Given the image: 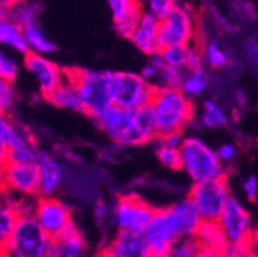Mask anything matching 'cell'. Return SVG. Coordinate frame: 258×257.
<instances>
[{
  "instance_id": "26",
  "label": "cell",
  "mask_w": 258,
  "mask_h": 257,
  "mask_svg": "<svg viewBox=\"0 0 258 257\" xmlns=\"http://www.w3.org/2000/svg\"><path fill=\"white\" fill-rule=\"evenodd\" d=\"M196 236L202 242L203 246L217 248L221 252H223L226 243H228L218 220H203L202 227H200V230H199V233Z\"/></svg>"
},
{
  "instance_id": "34",
  "label": "cell",
  "mask_w": 258,
  "mask_h": 257,
  "mask_svg": "<svg viewBox=\"0 0 258 257\" xmlns=\"http://www.w3.org/2000/svg\"><path fill=\"white\" fill-rule=\"evenodd\" d=\"M39 154L40 151H37V148L32 145V142L17 146V148H11L10 152V162H17V164H37L39 162Z\"/></svg>"
},
{
  "instance_id": "14",
  "label": "cell",
  "mask_w": 258,
  "mask_h": 257,
  "mask_svg": "<svg viewBox=\"0 0 258 257\" xmlns=\"http://www.w3.org/2000/svg\"><path fill=\"white\" fill-rule=\"evenodd\" d=\"M136 110L124 108V107L112 104L111 107H108L103 113H100L94 119H95L97 125L100 126V130L109 136V139H112L114 142L121 145L134 123Z\"/></svg>"
},
{
  "instance_id": "49",
  "label": "cell",
  "mask_w": 258,
  "mask_h": 257,
  "mask_svg": "<svg viewBox=\"0 0 258 257\" xmlns=\"http://www.w3.org/2000/svg\"><path fill=\"white\" fill-rule=\"evenodd\" d=\"M16 2H20V0H0V4H4V5H13V4H16Z\"/></svg>"
},
{
  "instance_id": "47",
  "label": "cell",
  "mask_w": 258,
  "mask_h": 257,
  "mask_svg": "<svg viewBox=\"0 0 258 257\" xmlns=\"http://www.w3.org/2000/svg\"><path fill=\"white\" fill-rule=\"evenodd\" d=\"M10 13H11V7H10V5L0 4V20L10 19Z\"/></svg>"
},
{
  "instance_id": "20",
  "label": "cell",
  "mask_w": 258,
  "mask_h": 257,
  "mask_svg": "<svg viewBox=\"0 0 258 257\" xmlns=\"http://www.w3.org/2000/svg\"><path fill=\"white\" fill-rule=\"evenodd\" d=\"M158 26H160V19H157L149 11H143L137 28L134 29L133 36L129 39H131V42L142 53L151 56L158 51V46H157Z\"/></svg>"
},
{
  "instance_id": "23",
  "label": "cell",
  "mask_w": 258,
  "mask_h": 257,
  "mask_svg": "<svg viewBox=\"0 0 258 257\" xmlns=\"http://www.w3.org/2000/svg\"><path fill=\"white\" fill-rule=\"evenodd\" d=\"M46 100L58 108H67L74 111H82V104L76 85L67 77L51 94L46 95Z\"/></svg>"
},
{
  "instance_id": "48",
  "label": "cell",
  "mask_w": 258,
  "mask_h": 257,
  "mask_svg": "<svg viewBox=\"0 0 258 257\" xmlns=\"http://www.w3.org/2000/svg\"><path fill=\"white\" fill-rule=\"evenodd\" d=\"M249 56H250L255 62H258V42L249 45Z\"/></svg>"
},
{
  "instance_id": "3",
  "label": "cell",
  "mask_w": 258,
  "mask_h": 257,
  "mask_svg": "<svg viewBox=\"0 0 258 257\" xmlns=\"http://www.w3.org/2000/svg\"><path fill=\"white\" fill-rule=\"evenodd\" d=\"M52 237L34 214H20L4 252L11 257H48Z\"/></svg>"
},
{
  "instance_id": "38",
  "label": "cell",
  "mask_w": 258,
  "mask_h": 257,
  "mask_svg": "<svg viewBox=\"0 0 258 257\" xmlns=\"http://www.w3.org/2000/svg\"><path fill=\"white\" fill-rule=\"evenodd\" d=\"M19 74V63L14 57L5 54V51L0 46V77L7 80H16Z\"/></svg>"
},
{
  "instance_id": "13",
  "label": "cell",
  "mask_w": 258,
  "mask_h": 257,
  "mask_svg": "<svg viewBox=\"0 0 258 257\" xmlns=\"http://www.w3.org/2000/svg\"><path fill=\"white\" fill-rule=\"evenodd\" d=\"M34 216L52 239H55L73 222L71 210L52 196H40Z\"/></svg>"
},
{
  "instance_id": "25",
  "label": "cell",
  "mask_w": 258,
  "mask_h": 257,
  "mask_svg": "<svg viewBox=\"0 0 258 257\" xmlns=\"http://www.w3.org/2000/svg\"><path fill=\"white\" fill-rule=\"evenodd\" d=\"M23 34H25L26 45L31 53H37V54H43V56H49V54L55 53V49H57L55 43L45 36L39 23H32V25L25 26Z\"/></svg>"
},
{
  "instance_id": "12",
  "label": "cell",
  "mask_w": 258,
  "mask_h": 257,
  "mask_svg": "<svg viewBox=\"0 0 258 257\" xmlns=\"http://www.w3.org/2000/svg\"><path fill=\"white\" fill-rule=\"evenodd\" d=\"M25 68L34 76L39 82V88L43 97L51 94L64 79H67V71H63L48 56L37 54V53H28L23 56Z\"/></svg>"
},
{
  "instance_id": "33",
  "label": "cell",
  "mask_w": 258,
  "mask_h": 257,
  "mask_svg": "<svg viewBox=\"0 0 258 257\" xmlns=\"http://www.w3.org/2000/svg\"><path fill=\"white\" fill-rule=\"evenodd\" d=\"M202 123L206 128H220L226 123V114L214 100H206L203 104Z\"/></svg>"
},
{
  "instance_id": "4",
  "label": "cell",
  "mask_w": 258,
  "mask_h": 257,
  "mask_svg": "<svg viewBox=\"0 0 258 257\" xmlns=\"http://www.w3.org/2000/svg\"><path fill=\"white\" fill-rule=\"evenodd\" d=\"M181 164L186 174L194 180H206L223 174V162L209 145L199 137H186L180 145Z\"/></svg>"
},
{
  "instance_id": "41",
  "label": "cell",
  "mask_w": 258,
  "mask_h": 257,
  "mask_svg": "<svg viewBox=\"0 0 258 257\" xmlns=\"http://www.w3.org/2000/svg\"><path fill=\"white\" fill-rule=\"evenodd\" d=\"M217 154L221 159V162H229L237 154V146L234 143H224L217 149Z\"/></svg>"
},
{
  "instance_id": "15",
  "label": "cell",
  "mask_w": 258,
  "mask_h": 257,
  "mask_svg": "<svg viewBox=\"0 0 258 257\" xmlns=\"http://www.w3.org/2000/svg\"><path fill=\"white\" fill-rule=\"evenodd\" d=\"M103 255L111 257H151L143 233L120 230L115 239L105 248Z\"/></svg>"
},
{
  "instance_id": "43",
  "label": "cell",
  "mask_w": 258,
  "mask_h": 257,
  "mask_svg": "<svg viewBox=\"0 0 258 257\" xmlns=\"http://www.w3.org/2000/svg\"><path fill=\"white\" fill-rule=\"evenodd\" d=\"M10 152H11V148L8 146V143L0 139V170L10 162Z\"/></svg>"
},
{
  "instance_id": "31",
  "label": "cell",
  "mask_w": 258,
  "mask_h": 257,
  "mask_svg": "<svg viewBox=\"0 0 258 257\" xmlns=\"http://www.w3.org/2000/svg\"><path fill=\"white\" fill-rule=\"evenodd\" d=\"M202 248L203 245L197 239V236L178 237L169 251V257H196L200 255Z\"/></svg>"
},
{
  "instance_id": "44",
  "label": "cell",
  "mask_w": 258,
  "mask_h": 257,
  "mask_svg": "<svg viewBox=\"0 0 258 257\" xmlns=\"http://www.w3.org/2000/svg\"><path fill=\"white\" fill-rule=\"evenodd\" d=\"M158 71H160V68L155 67L154 63L151 62V63H148V65L142 70V76H143L146 80H152V79H155V77L158 76Z\"/></svg>"
},
{
  "instance_id": "40",
  "label": "cell",
  "mask_w": 258,
  "mask_h": 257,
  "mask_svg": "<svg viewBox=\"0 0 258 257\" xmlns=\"http://www.w3.org/2000/svg\"><path fill=\"white\" fill-rule=\"evenodd\" d=\"M243 189L244 194L250 202H255L258 197V177L256 176H249L244 182H243Z\"/></svg>"
},
{
  "instance_id": "29",
  "label": "cell",
  "mask_w": 258,
  "mask_h": 257,
  "mask_svg": "<svg viewBox=\"0 0 258 257\" xmlns=\"http://www.w3.org/2000/svg\"><path fill=\"white\" fill-rule=\"evenodd\" d=\"M208 83H209V77L203 71V68H200V70H194V71L186 73V77H184L180 89L186 95H189V97H197V95L205 92V89L208 88Z\"/></svg>"
},
{
  "instance_id": "18",
  "label": "cell",
  "mask_w": 258,
  "mask_h": 257,
  "mask_svg": "<svg viewBox=\"0 0 258 257\" xmlns=\"http://www.w3.org/2000/svg\"><path fill=\"white\" fill-rule=\"evenodd\" d=\"M85 252L86 242L76 223L71 222L55 239H52L48 257H79Z\"/></svg>"
},
{
  "instance_id": "27",
  "label": "cell",
  "mask_w": 258,
  "mask_h": 257,
  "mask_svg": "<svg viewBox=\"0 0 258 257\" xmlns=\"http://www.w3.org/2000/svg\"><path fill=\"white\" fill-rule=\"evenodd\" d=\"M19 217L20 214L11 200L0 199V245L2 246H5V243L10 240Z\"/></svg>"
},
{
  "instance_id": "51",
  "label": "cell",
  "mask_w": 258,
  "mask_h": 257,
  "mask_svg": "<svg viewBox=\"0 0 258 257\" xmlns=\"http://www.w3.org/2000/svg\"><path fill=\"white\" fill-rule=\"evenodd\" d=\"M2 255H5V252H4V246L0 245V257H2Z\"/></svg>"
},
{
  "instance_id": "16",
  "label": "cell",
  "mask_w": 258,
  "mask_h": 257,
  "mask_svg": "<svg viewBox=\"0 0 258 257\" xmlns=\"http://www.w3.org/2000/svg\"><path fill=\"white\" fill-rule=\"evenodd\" d=\"M112 20L123 37H131L143 14L140 0H108Z\"/></svg>"
},
{
  "instance_id": "30",
  "label": "cell",
  "mask_w": 258,
  "mask_h": 257,
  "mask_svg": "<svg viewBox=\"0 0 258 257\" xmlns=\"http://www.w3.org/2000/svg\"><path fill=\"white\" fill-rule=\"evenodd\" d=\"M157 142H158V146H157L155 152H157L160 164L163 167H166V168H169V170H183L180 148L166 145L160 139H157Z\"/></svg>"
},
{
  "instance_id": "22",
  "label": "cell",
  "mask_w": 258,
  "mask_h": 257,
  "mask_svg": "<svg viewBox=\"0 0 258 257\" xmlns=\"http://www.w3.org/2000/svg\"><path fill=\"white\" fill-rule=\"evenodd\" d=\"M0 46L14 49L19 54H28L29 48L23 34V28L17 25L13 19L0 20Z\"/></svg>"
},
{
  "instance_id": "1",
  "label": "cell",
  "mask_w": 258,
  "mask_h": 257,
  "mask_svg": "<svg viewBox=\"0 0 258 257\" xmlns=\"http://www.w3.org/2000/svg\"><path fill=\"white\" fill-rule=\"evenodd\" d=\"M158 137L172 133H183L186 125L194 117V105L180 88L155 86L149 102Z\"/></svg>"
},
{
  "instance_id": "24",
  "label": "cell",
  "mask_w": 258,
  "mask_h": 257,
  "mask_svg": "<svg viewBox=\"0 0 258 257\" xmlns=\"http://www.w3.org/2000/svg\"><path fill=\"white\" fill-rule=\"evenodd\" d=\"M8 114L10 113H0V139L5 140L10 148H17L32 142L25 128L17 125Z\"/></svg>"
},
{
  "instance_id": "37",
  "label": "cell",
  "mask_w": 258,
  "mask_h": 257,
  "mask_svg": "<svg viewBox=\"0 0 258 257\" xmlns=\"http://www.w3.org/2000/svg\"><path fill=\"white\" fill-rule=\"evenodd\" d=\"M143 4L146 7V11H149L160 20L165 19L175 8L174 0H143Z\"/></svg>"
},
{
  "instance_id": "2",
  "label": "cell",
  "mask_w": 258,
  "mask_h": 257,
  "mask_svg": "<svg viewBox=\"0 0 258 257\" xmlns=\"http://www.w3.org/2000/svg\"><path fill=\"white\" fill-rule=\"evenodd\" d=\"M67 77L76 85L79 91L82 111L85 114L97 117L114 104L109 88L111 71L74 70L67 71Z\"/></svg>"
},
{
  "instance_id": "36",
  "label": "cell",
  "mask_w": 258,
  "mask_h": 257,
  "mask_svg": "<svg viewBox=\"0 0 258 257\" xmlns=\"http://www.w3.org/2000/svg\"><path fill=\"white\" fill-rule=\"evenodd\" d=\"M205 56H206V60L209 62V65L214 68H223L229 63L228 54H226V51L217 42H209L206 45Z\"/></svg>"
},
{
  "instance_id": "46",
  "label": "cell",
  "mask_w": 258,
  "mask_h": 257,
  "mask_svg": "<svg viewBox=\"0 0 258 257\" xmlns=\"http://www.w3.org/2000/svg\"><path fill=\"white\" fill-rule=\"evenodd\" d=\"M249 245H250L252 255H258V231H252L250 239H249Z\"/></svg>"
},
{
  "instance_id": "11",
  "label": "cell",
  "mask_w": 258,
  "mask_h": 257,
  "mask_svg": "<svg viewBox=\"0 0 258 257\" xmlns=\"http://www.w3.org/2000/svg\"><path fill=\"white\" fill-rule=\"evenodd\" d=\"M218 223L224 233L226 240L232 243L247 242L253 231L250 227V216L247 210L234 196L228 199V203H226L218 219Z\"/></svg>"
},
{
  "instance_id": "45",
  "label": "cell",
  "mask_w": 258,
  "mask_h": 257,
  "mask_svg": "<svg viewBox=\"0 0 258 257\" xmlns=\"http://www.w3.org/2000/svg\"><path fill=\"white\" fill-rule=\"evenodd\" d=\"M94 214H95V219L97 220H103L106 216H108V205L102 200H99L95 203V208H94Z\"/></svg>"
},
{
  "instance_id": "35",
  "label": "cell",
  "mask_w": 258,
  "mask_h": 257,
  "mask_svg": "<svg viewBox=\"0 0 258 257\" xmlns=\"http://www.w3.org/2000/svg\"><path fill=\"white\" fill-rule=\"evenodd\" d=\"M17 100V89L13 80L0 77V113H10Z\"/></svg>"
},
{
  "instance_id": "10",
  "label": "cell",
  "mask_w": 258,
  "mask_h": 257,
  "mask_svg": "<svg viewBox=\"0 0 258 257\" xmlns=\"http://www.w3.org/2000/svg\"><path fill=\"white\" fill-rule=\"evenodd\" d=\"M194 31L196 28H194L192 16L186 10L175 7L165 19L160 20L157 36L158 51L177 43L189 45L194 37Z\"/></svg>"
},
{
  "instance_id": "32",
  "label": "cell",
  "mask_w": 258,
  "mask_h": 257,
  "mask_svg": "<svg viewBox=\"0 0 258 257\" xmlns=\"http://www.w3.org/2000/svg\"><path fill=\"white\" fill-rule=\"evenodd\" d=\"M189 45L177 43L169 45L163 49H160V56L163 59L165 65L174 67V68H186V57H187Z\"/></svg>"
},
{
  "instance_id": "6",
  "label": "cell",
  "mask_w": 258,
  "mask_h": 257,
  "mask_svg": "<svg viewBox=\"0 0 258 257\" xmlns=\"http://www.w3.org/2000/svg\"><path fill=\"white\" fill-rule=\"evenodd\" d=\"M189 197L197 205L203 220H218L231 197L228 179L221 174L218 177L194 182Z\"/></svg>"
},
{
  "instance_id": "50",
  "label": "cell",
  "mask_w": 258,
  "mask_h": 257,
  "mask_svg": "<svg viewBox=\"0 0 258 257\" xmlns=\"http://www.w3.org/2000/svg\"><path fill=\"white\" fill-rule=\"evenodd\" d=\"M2 191H4V186H2V177H0V196H2Z\"/></svg>"
},
{
  "instance_id": "9",
  "label": "cell",
  "mask_w": 258,
  "mask_h": 257,
  "mask_svg": "<svg viewBox=\"0 0 258 257\" xmlns=\"http://www.w3.org/2000/svg\"><path fill=\"white\" fill-rule=\"evenodd\" d=\"M4 191L25 196H39L40 171L37 164L8 162L0 170Z\"/></svg>"
},
{
  "instance_id": "28",
  "label": "cell",
  "mask_w": 258,
  "mask_h": 257,
  "mask_svg": "<svg viewBox=\"0 0 258 257\" xmlns=\"http://www.w3.org/2000/svg\"><path fill=\"white\" fill-rule=\"evenodd\" d=\"M40 5L34 4V2H28V0H20V2H16L11 5V13H10V19H13L17 25H20L22 28L37 23L39 14H40Z\"/></svg>"
},
{
  "instance_id": "21",
  "label": "cell",
  "mask_w": 258,
  "mask_h": 257,
  "mask_svg": "<svg viewBox=\"0 0 258 257\" xmlns=\"http://www.w3.org/2000/svg\"><path fill=\"white\" fill-rule=\"evenodd\" d=\"M39 171H40V189L39 196H52L60 188L63 180V168L57 159L51 154L40 151L39 154Z\"/></svg>"
},
{
  "instance_id": "42",
  "label": "cell",
  "mask_w": 258,
  "mask_h": 257,
  "mask_svg": "<svg viewBox=\"0 0 258 257\" xmlns=\"http://www.w3.org/2000/svg\"><path fill=\"white\" fill-rule=\"evenodd\" d=\"M157 139H160L161 142H165L166 145H171V146H177V148H180V145L183 143V136H181V133H172V134H168V136H165V137H157Z\"/></svg>"
},
{
  "instance_id": "19",
  "label": "cell",
  "mask_w": 258,
  "mask_h": 257,
  "mask_svg": "<svg viewBox=\"0 0 258 257\" xmlns=\"http://www.w3.org/2000/svg\"><path fill=\"white\" fill-rule=\"evenodd\" d=\"M169 211L177 223L180 237L196 236L199 233L202 223H203V219H202V214H200L197 205L194 203V200L190 197L175 202L174 205L169 207Z\"/></svg>"
},
{
  "instance_id": "39",
  "label": "cell",
  "mask_w": 258,
  "mask_h": 257,
  "mask_svg": "<svg viewBox=\"0 0 258 257\" xmlns=\"http://www.w3.org/2000/svg\"><path fill=\"white\" fill-rule=\"evenodd\" d=\"M203 65V57L202 53L196 48H190L187 51V57H186V70L187 71H194V70H200Z\"/></svg>"
},
{
  "instance_id": "8",
  "label": "cell",
  "mask_w": 258,
  "mask_h": 257,
  "mask_svg": "<svg viewBox=\"0 0 258 257\" xmlns=\"http://www.w3.org/2000/svg\"><path fill=\"white\" fill-rule=\"evenodd\" d=\"M155 210L136 194L118 197L114 205V217L118 230L143 233Z\"/></svg>"
},
{
  "instance_id": "7",
  "label": "cell",
  "mask_w": 258,
  "mask_h": 257,
  "mask_svg": "<svg viewBox=\"0 0 258 257\" xmlns=\"http://www.w3.org/2000/svg\"><path fill=\"white\" fill-rule=\"evenodd\" d=\"M151 257H168L172 245L180 237L177 223L169 208L155 210L152 219L143 231Z\"/></svg>"
},
{
  "instance_id": "17",
  "label": "cell",
  "mask_w": 258,
  "mask_h": 257,
  "mask_svg": "<svg viewBox=\"0 0 258 257\" xmlns=\"http://www.w3.org/2000/svg\"><path fill=\"white\" fill-rule=\"evenodd\" d=\"M157 137L158 134H157V125H155L152 108L151 105H145L136 110L134 123L121 145L124 146L143 145L151 140H157Z\"/></svg>"
},
{
  "instance_id": "5",
  "label": "cell",
  "mask_w": 258,
  "mask_h": 257,
  "mask_svg": "<svg viewBox=\"0 0 258 257\" xmlns=\"http://www.w3.org/2000/svg\"><path fill=\"white\" fill-rule=\"evenodd\" d=\"M109 88L112 102L124 108H140L149 105L155 85H151L142 74L127 71H111Z\"/></svg>"
}]
</instances>
